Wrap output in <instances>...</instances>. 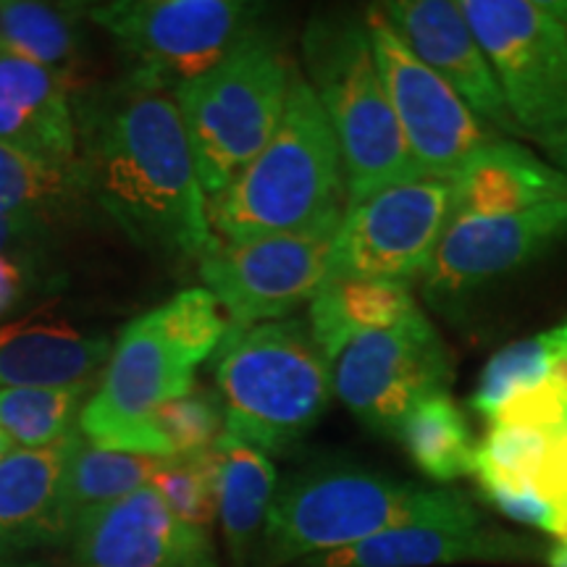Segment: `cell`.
<instances>
[{
    "label": "cell",
    "instance_id": "74e56055",
    "mask_svg": "<svg viewBox=\"0 0 567 567\" xmlns=\"http://www.w3.org/2000/svg\"><path fill=\"white\" fill-rule=\"evenodd\" d=\"M13 450H17V446H13L11 436L6 434V431H3V425H0V460H6V457H9Z\"/></svg>",
    "mask_w": 567,
    "mask_h": 567
},
{
    "label": "cell",
    "instance_id": "ffe728a7",
    "mask_svg": "<svg viewBox=\"0 0 567 567\" xmlns=\"http://www.w3.org/2000/svg\"><path fill=\"white\" fill-rule=\"evenodd\" d=\"M111 347L105 334H87L53 310H34L0 326V392L92 384Z\"/></svg>",
    "mask_w": 567,
    "mask_h": 567
},
{
    "label": "cell",
    "instance_id": "7c38bea8",
    "mask_svg": "<svg viewBox=\"0 0 567 567\" xmlns=\"http://www.w3.org/2000/svg\"><path fill=\"white\" fill-rule=\"evenodd\" d=\"M450 210V179L400 182L347 205L331 252V279L413 287L434 260Z\"/></svg>",
    "mask_w": 567,
    "mask_h": 567
},
{
    "label": "cell",
    "instance_id": "6da1fadb",
    "mask_svg": "<svg viewBox=\"0 0 567 567\" xmlns=\"http://www.w3.org/2000/svg\"><path fill=\"white\" fill-rule=\"evenodd\" d=\"M71 103L92 208L142 250L197 264L216 237L174 92L124 74L74 87Z\"/></svg>",
    "mask_w": 567,
    "mask_h": 567
},
{
    "label": "cell",
    "instance_id": "e0dca14e",
    "mask_svg": "<svg viewBox=\"0 0 567 567\" xmlns=\"http://www.w3.org/2000/svg\"><path fill=\"white\" fill-rule=\"evenodd\" d=\"M402 42L499 137H523L476 32L457 0H389L375 6Z\"/></svg>",
    "mask_w": 567,
    "mask_h": 567
},
{
    "label": "cell",
    "instance_id": "83f0119b",
    "mask_svg": "<svg viewBox=\"0 0 567 567\" xmlns=\"http://www.w3.org/2000/svg\"><path fill=\"white\" fill-rule=\"evenodd\" d=\"M0 45L55 71L74 87L80 63V11L38 0H0Z\"/></svg>",
    "mask_w": 567,
    "mask_h": 567
},
{
    "label": "cell",
    "instance_id": "f35d334b",
    "mask_svg": "<svg viewBox=\"0 0 567 567\" xmlns=\"http://www.w3.org/2000/svg\"><path fill=\"white\" fill-rule=\"evenodd\" d=\"M0 316H3V313H0Z\"/></svg>",
    "mask_w": 567,
    "mask_h": 567
},
{
    "label": "cell",
    "instance_id": "d590c367",
    "mask_svg": "<svg viewBox=\"0 0 567 567\" xmlns=\"http://www.w3.org/2000/svg\"><path fill=\"white\" fill-rule=\"evenodd\" d=\"M547 567H567V544H549Z\"/></svg>",
    "mask_w": 567,
    "mask_h": 567
},
{
    "label": "cell",
    "instance_id": "7402d4cb",
    "mask_svg": "<svg viewBox=\"0 0 567 567\" xmlns=\"http://www.w3.org/2000/svg\"><path fill=\"white\" fill-rule=\"evenodd\" d=\"M82 431L40 450H13L0 460V563L53 547V515L63 471Z\"/></svg>",
    "mask_w": 567,
    "mask_h": 567
},
{
    "label": "cell",
    "instance_id": "5b68a950",
    "mask_svg": "<svg viewBox=\"0 0 567 567\" xmlns=\"http://www.w3.org/2000/svg\"><path fill=\"white\" fill-rule=\"evenodd\" d=\"M331 394V363L305 321L231 329L216 352L224 434L266 455L295 450L326 415Z\"/></svg>",
    "mask_w": 567,
    "mask_h": 567
},
{
    "label": "cell",
    "instance_id": "3957f363",
    "mask_svg": "<svg viewBox=\"0 0 567 567\" xmlns=\"http://www.w3.org/2000/svg\"><path fill=\"white\" fill-rule=\"evenodd\" d=\"M465 494L360 467H310L276 488L250 567H292L408 526H484Z\"/></svg>",
    "mask_w": 567,
    "mask_h": 567
},
{
    "label": "cell",
    "instance_id": "4fadbf2b",
    "mask_svg": "<svg viewBox=\"0 0 567 567\" xmlns=\"http://www.w3.org/2000/svg\"><path fill=\"white\" fill-rule=\"evenodd\" d=\"M363 17L375 66L417 174L423 179H452L481 145L499 134L488 130L457 92L410 51L375 6Z\"/></svg>",
    "mask_w": 567,
    "mask_h": 567
},
{
    "label": "cell",
    "instance_id": "8fae6325",
    "mask_svg": "<svg viewBox=\"0 0 567 567\" xmlns=\"http://www.w3.org/2000/svg\"><path fill=\"white\" fill-rule=\"evenodd\" d=\"M452 354L421 308L394 326L358 337L331 363L334 394L381 436H396L425 396L450 392Z\"/></svg>",
    "mask_w": 567,
    "mask_h": 567
},
{
    "label": "cell",
    "instance_id": "8d00e7d4",
    "mask_svg": "<svg viewBox=\"0 0 567 567\" xmlns=\"http://www.w3.org/2000/svg\"><path fill=\"white\" fill-rule=\"evenodd\" d=\"M0 567H55V565L40 563V559H9V563H0Z\"/></svg>",
    "mask_w": 567,
    "mask_h": 567
},
{
    "label": "cell",
    "instance_id": "8992f818",
    "mask_svg": "<svg viewBox=\"0 0 567 567\" xmlns=\"http://www.w3.org/2000/svg\"><path fill=\"white\" fill-rule=\"evenodd\" d=\"M302 61L342 155L347 205L392 184L423 179L375 66L365 17L318 13L305 27Z\"/></svg>",
    "mask_w": 567,
    "mask_h": 567
},
{
    "label": "cell",
    "instance_id": "484cf974",
    "mask_svg": "<svg viewBox=\"0 0 567 567\" xmlns=\"http://www.w3.org/2000/svg\"><path fill=\"white\" fill-rule=\"evenodd\" d=\"M417 310L405 284L371 279H329L308 305V329L329 363L358 337L394 326Z\"/></svg>",
    "mask_w": 567,
    "mask_h": 567
},
{
    "label": "cell",
    "instance_id": "ba28073f",
    "mask_svg": "<svg viewBox=\"0 0 567 567\" xmlns=\"http://www.w3.org/2000/svg\"><path fill=\"white\" fill-rule=\"evenodd\" d=\"M260 13L243 0H113L87 17L130 61V76L174 92L218 66Z\"/></svg>",
    "mask_w": 567,
    "mask_h": 567
},
{
    "label": "cell",
    "instance_id": "836d02e7",
    "mask_svg": "<svg viewBox=\"0 0 567 567\" xmlns=\"http://www.w3.org/2000/svg\"><path fill=\"white\" fill-rule=\"evenodd\" d=\"M30 260L0 255V313H9L32 284Z\"/></svg>",
    "mask_w": 567,
    "mask_h": 567
},
{
    "label": "cell",
    "instance_id": "f546056e",
    "mask_svg": "<svg viewBox=\"0 0 567 567\" xmlns=\"http://www.w3.org/2000/svg\"><path fill=\"white\" fill-rule=\"evenodd\" d=\"M90 384L3 389L0 425L19 450H40L80 431Z\"/></svg>",
    "mask_w": 567,
    "mask_h": 567
},
{
    "label": "cell",
    "instance_id": "30bf717a",
    "mask_svg": "<svg viewBox=\"0 0 567 567\" xmlns=\"http://www.w3.org/2000/svg\"><path fill=\"white\" fill-rule=\"evenodd\" d=\"M523 137L567 134V27L544 0H460Z\"/></svg>",
    "mask_w": 567,
    "mask_h": 567
},
{
    "label": "cell",
    "instance_id": "603a6c76",
    "mask_svg": "<svg viewBox=\"0 0 567 567\" xmlns=\"http://www.w3.org/2000/svg\"><path fill=\"white\" fill-rule=\"evenodd\" d=\"M92 200L80 166L34 158L0 142V213L53 237L87 218Z\"/></svg>",
    "mask_w": 567,
    "mask_h": 567
},
{
    "label": "cell",
    "instance_id": "4dcf8cb0",
    "mask_svg": "<svg viewBox=\"0 0 567 567\" xmlns=\"http://www.w3.org/2000/svg\"><path fill=\"white\" fill-rule=\"evenodd\" d=\"M224 436V410L216 394L195 386L179 400L166 402L151 423L153 455L161 460L200 457Z\"/></svg>",
    "mask_w": 567,
    "mask_h": 567
},
{
    "label": "cell",
    "instance_id": "44dd1931",
    "mask_svg": "<svg viewBox=\"0 0 567 567\" xmlns=\"http://www.w3.org/2000/svg\"><path fill=\"white\" fill-rule=\"evenodd\" d=\"M450 224L473 216H507L567 200V176L517 140L481 145L450 179Z\"/></svg>",
    "mask_w": 567,
    "mask_h": 567
},
{
    "label": "cell",
    "instance_id": "9a60e30c",
    "mask_svg": "<svg viewBox=\"0 0 567 567\" xmlns=\"http://www.w3.org/2000/svg\"><path fill=\"white\" fill-rule=\"evenodd\" d=\"M567 239V200L507 216L457 218L446 226L423 276L429 302H457L486 284L534 264Z\"/></svg>",
    "mask_w": 567,
    "mask_h": 567
},
{
    "label": "cell",
    "instance_id": "d6986e66",
    "mask_svg": "<svg viewBox=\"0 0 567 567\" xmlns=\"http://www.w3.org/2000/svg\"><path fill=\"white\" fill-rule=\"evenodd\" d=\"M71 92L55 71L0 45V142L59 166H80Z\"/></svg>",
    "mask_w": 567,
    "mask_h": 567
},
{
    "label": "cell",
    "instance_id": "1f68e13d",
    "mask_svg": "<svg viewBox=\"0 0 567 567\" xmlns=\"http://www.w3.org/2000/svg\"><path fill=\"white\" fill-rule=\"evenodd\" d=\"M155 494L184 526L210 530L218 520V463L216 446L200 457L172 460L155 473Z\"/></svg>",
    "mask_w": 567,
    "mask_h": 567
},
{
    "label": "cell",
    "instance_id": "f1b7e54d",
    "mask_svg": "<svg viewBox=\"0 0 567 567\" xmlns=\"http://www.w3.org/2000/svg\"><path fill=\"white\" fill-rule=\"evenodd\" d=\"M563 358H567V318L492 354L473 389L471 408L488 423L515 396L542 386Z\"/></svg>",
    "mask_w": 567,
    "mask_h": 567
},
{
    "label": "cell",
    "instance_id": "4316f807",
    "mask_svg": "<svg viewBox=\"0 0 567 567\" xmlns=\"http://www.w3.org/2000/svg\"><path fill=\"white\" fill-rule=\"evenodd\" d=\"M394 439L417 471L439 486L473 473L478 442L471 434L463 408L452 400L450 392L431 394L417 402Z\"/></svg>",
    "mask_w": 567,
    "mask_h": 567
},
{
    "label": "cell",
    "instance_id": "2e32d148",
    "mask_svg": "<svg viewBox=\"0 0 567 567\" xmlns=\"http://www.w3.org/2000/svg\"><path fill=\"white\" fill-rule=\"evenodd\" d=\"M69 547L71 567H218L210 530L176 520L153 486L84 515Z\"/></svg>",
    "mask_w": 567,
    "mask_h": 567
},
{
    "label": "cell",
    "instance_id": "277c9868",
    "mask_svg": "<svg viewBox=\"0 0 567 567\" xmlns=\"http://www.w3.org/2000/svg\"><path fill=\"white\" fill-rule=\"evenodd\" d=\"M347 205L342 155L313 87L297 66L281 122L266 147L208 197L213 237L224 243L295 231Z\"/></svg>",
    "mask_w": 567,
    "mask_h": 567
},
{
    "label": "cell",
    "instance_id": "52a82bcc",
    "mask_svg": "<svg viewBox=\"0 0 567 567\" xmlns=\"http://www.w3.org/2000/svg\"><path fill=\"white\" fill-rule=\"evenodd\" d=\"M297 61L268 30H255L208 74L174 90L205 195L229 184L274 137Z\"/></svg>",
    "mask_w": 567,
    "mask_h": 567
},
{
    "label": "cell",
    "instance_id": "9c48e42d",
    "mask_svg": "<svg viewBox=\"0 0 567 567\" xmlns=\"http://www.w3.org/2000/svg\"><path fill=\"white\" fill-rule=\"evenodd\" d=\"M342 213L295 231L213 245L197 260L203 289L216 297L231 329L284 321L310 305L331 279V252Z\"/></svg>",
    "mask_w": 567,
    "mask_h": 567
},
{
    "label": "cell",
    "instance_id": "d6a6232c",
    "mask_svg": "<svg viewBox=\"0 0 567 567\" xmlns=\"http://www.w3.org/2000/svg\"><path fill=\"white\" fill-rule=\"evenodd\" d=\"M51 239L53 237H48V234L34 231L24 224H17L13 218L0 213V255L30 260L42 250V247L51 243Z\"/></svg>",
    "mask_w": 567,
    "mask_h": 567
},
{
    "label": "cell",
    "instance_id": "ac0fdd59",
    "mask_svg": "<svg viewBox=\"0 0 567 567\" xmlns=\"http://www.w3.org/2000/svg\"><path fill=\"white\" fill-rule=\"evenodd\" d=\"M549 544L496 526H408L352 547L300 559L292 567H439V565H547Z\"/></svg>",
    "mask_w": 567,
    "mask_h": 567
},
{
    "label": "cell",
    "instance_id": "d4e9b609",
    "mask_svg": "<svg viewBox=\"0 0 567 567\" xmlns=\"http://www.w3.org/2000/svg\"><path fill=\"white\" fill-rule=\"evenodd\" d=\"M166 463L172 460L103 450L80 436L61 478L53 515V547L69 544L76 523L92 509L109 507L113 502L151 486L155 473Z\"/></svg>",
    "mask_w": 567,
    "mask_h": 567
},
{
    "label": "cell",
    "instance_id": "cb8c5ba5",
    "mask_svg": "<svg viewBox=\"0 0 567 567\" xmlns=\"http://www.w3.org/2000/svg\"><path fill=\"white\" fill-rule=\"evenodd\" d=\"M218 526L231 567H250L276 496V467L266 452L224 434L216 442Z\"/></svg>",
    "mask_w": 567,
    "mask_h": 567
},
{
    "label": "cell",
    "instance_id": "5bb4252c",
    "mask_svg": "<svg viewBox=\"0 0 567 567\" xmlns=\"http://www.w3.org/2000/svg\"><path fill=\"white\" fill-rule=\"evenodd\" d=\"M471 478L509 520L567 544V423H488Z\"/></svg>",
    "mask_w": 567,
    "mask_h": 567
},
{
    "label": "cell",
    "instance_id": "7a4b0ae2",
    "mask_svg": "<svg viewBox=\"0 0 567 567\" xmlns=\"http://www.w3.org/2000/svg\"><path fill=\"white\" fill-rule=\"evenodd\" d=\"M229 331V316L203 287L182 289L126 323L82 413L84 442L155 457V413L193 392L197 368L221 350Z\"/></svg>",
    "mask_w": 567,
    "mask_h": 567
},
{
    "label": "cell",
    "instance_id": "e575fe53",
    "mask_svg": "<svg viewBox=\"0 0 567 567\" xmlns=\"http://www.w3.org/2000/svg\"><path fill=\"white\" fill-rule=\"evenodd\" d=\"M544 153H547L551 166H557L559 172L567 176V134L555 142H549V145H544Z\"/></svg>",
    "mask_w": 567,
    "mask_h": 567
}]
</instances>
